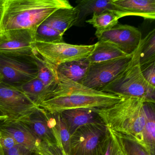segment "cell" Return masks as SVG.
Returning a JSON list of instances; mask_svg holds the SVG:
<instances>
[{
    "label": "cell",
    "instance_id": "cell-1",
    "mask_svg": "<svg viewBox=\"0 0 155 155\" xmlns=\"http://www.w3.org/2000/svg\"><path fill=\"white\" fill-rule=\"evenodd\" d=\"M58 83L47 100L39 107L49 113H59L71 109L109 107L125 97L90 88L58 76Z\"/></svg>",
    "mask_w": 155,
    "mask_h": 155
},
{
    "label": "cell",
    "instance_id": "cell-2",
    "mask_svg": "<svg viewBox=\"0 0 155 155\" xmlns=\"http://www.w3.org/2000/svg\"><path fill=\"white\" fill-rule=\"evenodd\" d=\"M72 7L67 0H0V33L17 29L36 31L54 12Z\"/></svg>",
    "mask_w": 155,
    "mask_h": 155
},
{
    "label": "cell",
    "instance_id": "cell-3",
    "mask_svg": "<svg viewBox=\"0 0 155 155\" xmlns=\"http://www.w3.org/2000/svg\"><path fill=\"white\" fill-rule=\"evenodd\" d=\"M144 102L140 99L125 98L111 107L97 109V111L111 131L129 136L141 144L146 119Z\"/></svg>",
    "mask_w": 155,
    "mask_h": 155
},
{
    "label": "cell",
    "instance_id": "cell-4",
    "mask_svg": "<svg viewBox=\"0 0 155 155\" xmlns=\"http://www.w3.org/2000/svg\"><path fill=\"white\" fill-rule=\"evenodd\" d=\"M100 91L125 98H136L155 103V87L150 85L141 73L139 48L132 55L128 67L113 81Z\"/></svg>",
    "mask_w": 155,
    "mask_h": 155
},
{
    "label": "cell",
    "instance_id": "cell-5",
    "mask_svg": "<svg viewBox=\"0 0 155 155\" xmlns=\"http://www.w3.org/2000/svg\"><path fill=\"white\" fill-rule=\"evenodd\" d=\"M110 130L104 123L78 128L71 135L69 155H104Z\"/></svg>",
    "mask_w": 155,
    "mask_h": 155
},
{
    "label": "cell",
    "instance_id": "cell-6",
    "mask_svg": "<svg viewBox=\"0 0 155 155\" xmlns=\"http://www.w3.org/2000/svg\"><path fill=\"white\" fill-rule=\"evenodd\" d=\"M38 70L34 56L0 53V81L19 87L37 78Z\"/></svg>",
    "mask_w": 155,
    "mask_h": 155
},
{
    "label": "cell",
    "instance_id": "cell-7",
    "mask_svg": "<svg viewBox=\"0 0 155 155\" xmlns=\"http://www.w3.org/2000/svg\"><path fill=\"white\" fill-rule=\"evenodd\" d=\"M94 47L95 44L72 45L64 41L58 43L34 42L32 45L34 52L56 68L62 63L87 58Z\"/></svg>",
    "mask_w": 155,
    "mask_h": 155
},
{
    "label": "cell",
    "instance_id": "cell-8",
    "mask_svg": "<svg viewBox=\"0 0 155 155\" xmlns=\"http://www.w3.org/2000/svg\"><path fill=\"white\" fill-rule=\"evenodd\" d=\"M132 56L91 64L80 84L100 91L117 77L132 60Z\"/></svg>",
    "mask_w": 155,
    "mask_h": 155
},
{
    "label": "cell",
    "instance_id": "cell-9",
    "mask_svg": "<svg viewBox=\"0 0 155 155\" xmlns=\"http://www.w3.org/2000/svg\"><path fill=\"white\" fill-rule=\"evenodd\" d=\"M39 107L18 87L0 81V112L7 119L19 120Z\"/></svg>",
    "mask_w": 155,
    "mask_h": 155
},
{
    "label": "cell",
    "instance_id": "cell-10",
    "mask_svg": "<svg viewBox=\"0 0 155 155\" xmlns=\"http://www.w3.org/2000/svg\"><path fill=\"white\" fill-rule=\"evenodd\" d=\"M18 120L29 128L53 155H63L50 121L48 112L39 107Z\"/></svg>",
    "mask_w": 155,
    "mask_h": 155
},
{
    "label": "cell",
    "instance_id": "cell-11",
    "mask_svg": "<svg viewBox=\"0 0 155 155\" xmlns=\"http://www.w3.org/2000/svg\"><path fill=\"white\" fill-rule=\"evenodd\" d=\"M95 35L98 41L109 42L129 56L136 52L142 39L141 32L137 28L118 24L109 29L97 30Z\"/></svg>",
    "mask_w": 155,
    "mask_h": 155
},
{
    "label": "cell",
    "instance_id": "cell-12",
    "mask_svg": "<svg viewBox=\"0 0 155 155\" xmlns=\"http://www.w3.org/2000/svg\"><path fill=\"white\" fill-rule=\"evenodd\" d=\"M0 130L10 135L17 144L37 155H53L27 126L18 120H0Z\"/></svg>",
    "mask_w": 155,
    "mask_h": 155
},
{
    "label": "cell",
    "instance_id": "cell-13",
    "mask_svg": "<svg viewBox=\"0 0 155 155\" xmlns=\"http://www.w3.org/2000/svg\"><path fill=\"white\" fill-rule=\"evenodd\" d=\"M35 31L12 30L0 33V53L16 56L33 55Z\"/></svg>",
    "mask_w": 155,
    "mask_h": 155
},
{
    "label": "cell",
    "instance_id": "cell-14",
    "mask_svg": "<svg viewBox=\"0 0 155 155\" xmlns=\"http://www.w3.org/2000/svg\"><path fill=\"white\" fill-rule=\"evenodd\" d=\"M97 110V109L81 108L66 110L59 113L71 136L78 128L84 125L104 123Z\"/></svg>",
    "mask_w": 155,
    "mask_h": 155
},
{
    "label": "cell",
    "instance_id": "cell-15",
    "mask_svg": "<svg viewBox=\"0 0 155 155\" xmlns=\"http://www.w3.org/2000/svg\"><path fill=\"white\" fill-rule=\"evenodd\" d=\"M79 16L77 7L61 8L50 15L42 23L64 35L66 31L76 25Z\"/></svg>",
    "mask_w": 155,
    "mask_h": 155
},
{
    "label": "cell",
    "instance_id": "cell-16",
    "mask_svg": "<svg viewBox=\"0 0 155 155\" xmlns=\"http://www.w3.org/2000/svg\"><path fill=\"white\" fill-rule=\"evenodd\" d=\"M113 0H78L76 6L79 11V16L76 25L81 23L89 15L98 13L105 11H112L123 13L127 16H132L131 13L122 10L116 6Z\"/></svg>",
    "mask_w": 155,
    "mask_h": 155
},
{
    "label": "cell",
    "instance_id": "cell-17",
    "mask_svg": "<svg viewBox=\"0 0 155 155\" xmlns=\"http://www.w3.org/2000/svg\"><path fill=\"white\" fill-rule=\"evenodd\" d=\"M113 3L122 10L132 16L147 19H155V0H113Z\"/></svg>",
    "mask_w": 155,
    "mask_h": 155
},
{
    "label": "cell",
    "instance_id": "cell-18",
    "mask_svg": "<svg viewBox=\"0 0 155 155\" xmlns=\"http://www.w3.org/2000/svg\"><path fill=\"white\" fill-rule=\"evenodd\" d=\"M145 123L142 131L141 145L145 147L150 155H155V103L144 102Z\"/></svg>",
    "mask_w": 155,
    "mask_h": 155
},
{
    "label": "cell",
    "instance_id": "cell-19",
    "mask_svg": "<svg viewBox=\"0 0 155 155\" xmlns=\"http://www.w3.org/2000/svg\"><path fill=\"white\" fill-rule=\"evenodd\" d=\"M90 64L87 58L65 62L57 67V74L58 76L80 83Z\"/></svg>",
    "mask_w": 155,
    "mask_h": 155
},
{
    "label": "cell",
    "instance_id": "cell-20",
    "mask_svg": "<svg viewBox=\"0 0 155 155\" xmlns=\"http://www.w3.org/2000/svg\"><path fill=\"white\" fill-rule=\"evenodd\" d=\"M113 44L104 41H98L90 55L87 58L90 64L100 63L116 59L128 57Z\"/></svg>",
    "mask_w": 155,
    "mask_h": 155
},
{
    "label": "cell",
    "instance_id": "cell-21",
    "mask_svg": "<svg viewBox=\"0 0 155 155\" xmlns=\"http://www.w3.org/2000/svg\"><path fill=\"white\" fill-rule=\"evenodd\" d=\"M48 112V111H47ZM50 121L63 155H69L71 135L60 113H49Z\"/></svg>",
    "mask_w": 155,
    "mask_h": 155
},
{
    "label": "cell",
    "instance_id": "cell-22",
    "mask_svg": "<svg viewBox=\"0 0 155 155\" xmlns=\"http://www.w3.org/2000/svg\"><path fill=\"white\" fill-rule=\"evenodd\" d=\"M18 88L38 107L48 100L54 90L45 86L37 77Z\"/></svg>",
    "mask_w": 155,
    "mask_h": 155
},
{
    "label": "cell",
    "instance_id": "cell-23",
    "mask_svg": "<svg viewBox=\"0 0 155 155\" xmlns=\"http://www.w3.org/2000/svg\"><path fill=\"white\" fill-rule=\"evenodd\" d=\"M38 74L37 78L46 87L55 89L58 83V77L56 68L45 61L33 51Z\"/></svg>",
    "mask_w": 155,
    "mask_h": 155
},
{
    "label": "cell",
    "instance_id": "cell-24",
    "mask_svg": "<svg viewBox=\"0 0 155 155\" xmlns=\"http://www.w3.org/2000/svg\"><path fill=\"white\" fill-rule=\"evenodd\" d=\"M126 17L123 13L112 11H105L98 13H94L90 19L86 21L87 23L92 25L97 30L109 29L118 24L120 18Z\"/></svg>",
    "mask_w": 155,
    "mask_h": 155
},
{
    "label": "cell",
    "instance_id": "cell-25",
    "mask_svg": "<svg viewBox=\"0 0 155 155\" xmlns=\"http://www.w3.org/2000/svg\"><path fill=\"white\" fill-rule=\"evenodd\" d=\"M139 48L140 66L155 62V29L150 31L144 38L141 39Z\"/></svg>",
    "mask_w": 155,
    "mask_h": 155
},
{
    "label": "cell",
    "instance_id": "cell-26",
    "mask_svg": "<svg viewBox=\"0 0 155 155\" xmlns=\"http://www.w3.org/2000/svg\"><path fill=\"white\" fill-rule=\"evenodd\" d=\"M111 132L120 143L126 155H150L145 147L133 138Z\"/></svg>",
    "mask_w": 155,
    "mask_h": 155
},
{
    "label": "cell",
    "instance_id": "cell-27",
    "mask_svg": "<svg viewBox=\"0 0 155 155\" xmlns=\"http://www.w3.org/2000/svg\"><path fill=\"white\" fill-rule=\"evenodd\" d=\"M63 34L41 23L35 31V42L58 43L63 42Z\"/></svg>",
    "mask_w": 155,
    "mask_h": 155
},
{
    "label": "cell",
    "instance_id": "cell-28",
    "mask_svg": "<svg viewBox=\"0 0 155 155\" xmlns=\"http://www.w3.org/2000/svg\"><path fill=\"white\" fill-rule=\"evenodd\" d=\"M141 73L146 81L155 87V61L140 66Z\"/></svg>",
    "mask_w": 155,
    "mask_h": 155
},
{
    "label": "cell",
    "instance_id": "cell-29",
    "mask_svg": "<svg viewBox=\"0 0 155 155\" xmlns=\"http://www.w3.org/2000/svg\"><path fill=\"white\" fill-rule=\"evenodd\" d=\"M0 143L4 150H8L18 145L14 139L8 133L0 130Z\"/></svg>",
    "mask_w": 155,
    "mask_h": 155
},
{
    "label": "cell",
    "instance_id": "cell-30",
    "mask_svg": "<svg viewBox=\"0 0 155 155\" xmlns=\"http://www.w3.org/2000/svg\"><path fill=\"white\" fill-rule=\"evenodd\" d=\"M110 130V129H109ZM109 137L107 149L104 155H117L118 146L115 136L111 130Z\"/></svg>",
    "mask_w": 155,
    "mask_h": 155
},
{
    "label": "cell",
    "instance_id": "cell-31",
    "mask_svg": "<svg viewBox=\"0 0 155 155\" xmlns=\"http://www.w3.org/2000/svg\"><path fill=\"white\" fill-rule=\"evenodd\" d=\"M5 155H35V154L20 145H17L12 148L4 150Z\"/></svg>",
    "mask_w": 155,
    "mask_h": 155
},
{
    "label": "cell",
    "instance_id": "cell-32",
    "mask_svg": "<svg viewBox=\"0 0 155 155\" xmlns=\"http://www.w3.org/2000/svg\"><path fill=\"white\" fill-rule=\"evenodd\" d=\"M115 138H116V137H115ZM116 140H117V155H126V154H125V152H124V150H123V148H122V147H121V145H120V143L119 142V141H118L117 140V139L116 138Z\"/></svg>",
    "mask_w": 155,
    "mask_h": 155
},
{
    "label": "cell",
    "instance_id": "cell-33",
    "mask_svg": "<svg viewBox=\"0 0 155 155\" xmlns=\"http://www.w3.org/2000/svg\"><path fill=\"white\" fill-rule=\"evenodd\" d=\"M7 118L8 117L6 116H4L2 113L0 112V120H4Z\"/></svg>",
    "mask_w": 155,
    "mask_h": 155
},
{
    "label": "cell",
    "instance_id": "cell-34",
    "mask_svg": "<svg viewBox=\"0 0 155 155\" xmlns=\"http://www.w3.org/2000/svg\"><path fill=\"white\" fill-rule=\"evenodd\" d=\"M0 155H5L4 149L2 148V146H1V143H0Z\"/></svg>",
    "mask_w": 155,
    "mask_h": 155
},
{
    "label": "cell",
    "instance_id": "cell-35",
    "mask_svg": "<svg viewBox=\"0 0 155 155\" xmlns=\"http://www.w3.org/2000/svg\"><path fill=\"white\" fill-rule=\"evenodd\" d=\"M35 155H36V154H35Z\"/></svg>",
    "mask_w": 155,
    "mask_h": 155
}]
</instances>
